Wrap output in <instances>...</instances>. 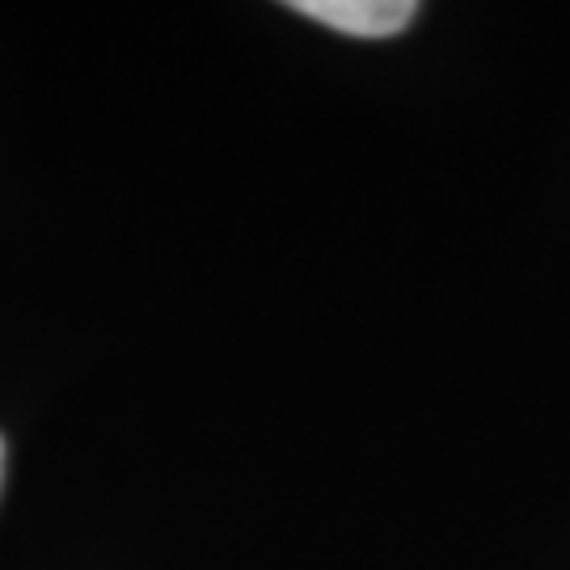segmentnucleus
<instances>
[{"label":"nucleus","mask_w":570,"mask_h":570,"mask_svg":"<svg viewBox=\"0 0 570 570\" xmlns=\"http://www.w3.org/2000/svg\"><path fill=\"white\" fill-rule=\"evenodd\" d=\"M287 9L301 18L322 21L330 30L355 35V39L402 35L419 13V4H410V0H292Z\"/></svg>","instance_id":"obj_1"},{"label":"nucleus","mask_w":570,"mask_h":570,"mask_svg":"<svg viewBox=\"0 0 570 570\" xmlns=\"http://www.w3.org/2000/svg\"><path fill=\"white\" fill-rule=\"evenodd\" d=\"M0 487H4V435H0Z\"/></svg>","instance_id":"obj_2"}]
</instances>
